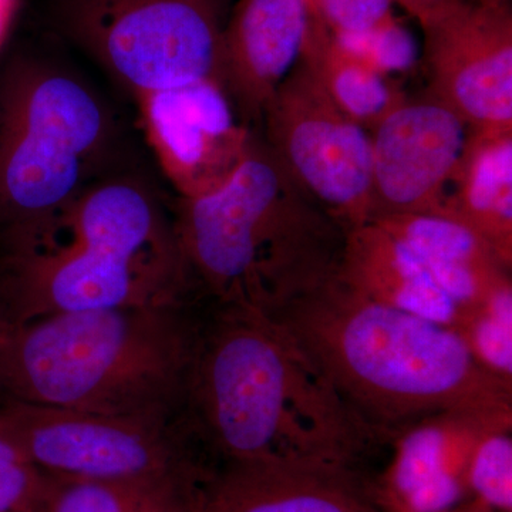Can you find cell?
I'll use <instances>...</instances> for the list:
<instances>
[{
	"label": "cell",
	"mask_w": 512,
	"mask_h": 512,
	"mask_svg": "<svg viewBox=\"0 0 512 512\" xmlns=\"http://www.w3.org/2000/svg\"><path fill=\"white\" fill-rule=\"evenodd\" d=\"M185 419L215 467L251 461L349 466L386 443L281 323L207 303Z\"/></svg>",
	"instance_id": "obj_1"
},
{
	"label": "cell",
	"mask_w": 512,
	"mask_h": 512,
	"mask_svg": "<svg viewBox=\"0 0 512 512\" xmlns=\"http://www.w3.org/2000/svg\"><path fill=\"white\" fill-rule=\"evenodd\" d=\"M271 318L386 443L431 414L512 416V386L474 362L456 329L372 301L338 272Z\"/></svg>",
	"instance_id": "obj_2"
},
{
	"label": "cell",
	"mask_w": 512,
	"mask_h": 512,
	"mask_svg": "<svg viewBox=\"0 0 512 512\" xmlns=\"http://www.w3.org/2000/svg\"><path fill=\"white\" fill-rule=\"evenodd\" d=\"M2 251L0 305L12 325L56 313L201 301L173 215L128 178L87 185Z\"/></svg>",
	"instance_id": "obj_3"
},
{
	"label": "cell",
	"mask_w": 512,
	"mask_h": 512,
	"mask_svg": "<svg viewBox=\"0 0 512 512\" xmlns=\"http://www.w3.org/2000/svg\"><path fill=\"white\" fill-rule=\"evenodd\" d=\"M204 312L198 301L12 325L0 346V399L178 423Z\"/></svg>",
	"instance_id": "obj_4"
},
{
	"label": "cell",
	"mask_w": 512,
	"mask_h": 512,
	"mask_svg": "<svg viewBox=\"0 0 512 512\" xmlns=\"http://www.w3.org/2000/svg\"><path fill=\"white\" fill-rule=\"evenodd\" d=\"M173 222L205 302L268 316L335 275L346 239L256 133L220 187L178 198Z\"/></svg>",
	"instance_id": "obj_5"
},
{
	"label": "cell",
	"mask_w": 512,
	"mask_h": 512,
	"mask_svg": "<svg viewBox=\"0 0 512 512\" xmlns=\"http://www.w3.org/2000/svg\"><path fill=\"white\" fill-rule=\"evenodd\" d=\"M103 101L72 74L13 64L0 82V245L10 247L83 191L110 146Z\"/></svg>",
	"instance_id": "obj_6"
},
{
	"label": "cell",
	"mask_w": 512,
	"mask_h": 512,
	"mask_svg": "<svg viewBox=\"0 0 512 512\" xmlns=\"http://www.w3.org/2000/svg\"><path fill=\"white\" fill-rule=\"evenodd\" d=\"M0 436L37 470L63 480L200 488L215 470L187 419L161 424L0 399Z\"/></svg>",
	"instance_id": "obj_7"
},
{
	"label": "cell",
	"mask_w": 512,
	"mask_h": 512,
	"mask_svg": "<svg viewBox=\"0 0 512 512\" xmlns=\"http://www.w3.org/2000/svg\"><path fill=\"white\" fill-rule=\"evenodd\" d=\"M232 0H66L64 29L133 94L220 84Z\"/></svg>",
	"instance_id": "obj_8"
},
{
	"label": "cell",
	"mask_w": 512,
	"mask_h": 512,
	"mask_svg": "<svg viewBox=\"0 0 512 512\" xmlns=\"http://www.w3.org/2000/svg\"><path fill=\"white\" fill-rule=\"evenodd\" d=\"M256 134L346 234L372 221L370 133L339 109L301 59L269 101Z\"/></svg>",
	"instance_id": "obj_9"
},
{
	"label": "cell",
	"mask_w": 512,
	"mask_h": 512,
	"mask_svg": "<svg viewBox=\"0 0 512 512\" xmlns=\"http://www.w3.org/2000/svg\"><path fill=\"white\" fill-rule=\"evenodd\" d=\"M420 28L426 93L471 130H512V6L454 0Z\"/></svg>",
	"instance_id": "obj_10"
},
{
	"label": "cell",
	"mask_w": 512,
	"mask_h": 512,
	"mask_svg": "<svg viewBox=\"0 0 512 512\" xmlns=\"http://www.w3.org/2000/svg\"><path fill=\"white\" fill-rule=\"evenodd\" d=\"M470 127L426 92L406 97L370 133L373 218L441 214Z\"/></svg>",
	"instance_id": "obj_11"
},
{
	"label": "cell",
	"mask_w": 512,
	"mask_h": 512,
	"mask_svg": "<svg viewBox=\"0 0 512 512\" xmlns=\"http://www.w3.org/2000/svg\"><path fill=\"white\" fill-rule=\"evenodd\" d=\"M134 99L148 144L178 198L207 194L234 173L252 131L239 123L220 84L204 80Z\"/></svg>",
	"instance_id": "obj_12"
},
{
	"label": "cell",
	"mask_w": 512,
	"mask_h": 512,
	"mask_svg": "<svg viewBox=\"0 0 512 512\" xmlns=\"http://www.w3.org/2000/svg\"><path fill=\"white\" fill-rule=\"evenodd\" d=\"M305 0H232L224 33L220 83L239 123L259 133L266 106L302 55Z\"/></svg>",
	"instance_id": "obj_13"
},
{
	"label": "cell",
	"mask_w": 512,
	"mask_h": 512,
	"mask_svg": "<svg viewBox=\"0 0 512 512\" xmlns=\"http://www.w3.org/2000/svg\"><path fill=\"white\" fill-rule=\"evenodd\" d=\"M512 427V416L431 414L397 431L386 476V500L396 512H448L466 495L467 467L485 431Z\"/></svg>",
	"instance_id": "obj_14"
},
{
	"label": "cell",
	"mask_w": 512,
	"mask_h": 512,
	"mask_svg": "<svg viewBox=\"0 0 512 512\" xmlns=\"http://www.w3.org/2000/svg\"><path fill=\"white\" fill-rule=\"evenodd\" d=\"M349 466L251 461L218 467L195 512H367Z\"/></svg>",
	"instance_id": "obj_15"
},
{
	"label": "cell",
	"mask_w": 512,
	"mask_h": 512,
	"mask_svg": "<svg viewBox=\"0 0 512 512\" xmlns=\"http://www.w3.org/2000/svg\"><path fill=\"white\" fill-rule=\"evenodd\" d=\"M338 276L366 298L450 328L460 322L451 301L419 256L377 222L346 234Z\"/></svg>",
	"instance_id": "obj_16"
},
{
	"label": "cell",
	"mask_w": 512,
	"mask_h": 512,
	"mask_svg": "<svg viewBox=\"0 0 512 512\" xmlns=\"http://www.w3.org/2000/svg\"><path fill=\"white\" fill-rule=\"evenodd\" d=\"M373 222L392 232L419 256L461 315L512 279V269L494 249L473 229L448 215L390 214Z\"/></svg>",
	"instance_id": "obj_17"
},
{
	"label": "cell",
	"mask_w": 512,
	"mask_h": 512,
	"mask_svg": "<svg viewBox=\"0 0 512 512\" xmlns=\"http://www.w3.org/2000/svg\"><path fill=\"white\" fill-rule=\"evenodd\" d=\"M441 214L477 232L512 269V130L470 128Z\"/></svg>",
	"instance_id": "obj_18"
},
{
	"label": "cell",
	"mask_w": 512,
	"mask_h": 512,
	"mask_svg": "<svg viewBox=\"0 0 512 512\" xmlns=\"http://www.w3.org/2000/svg\"><path fill=\"white\" fill-rule=\"evenodd\" d=\"M299 59L311 67L339 109L367 133L407 97L392 76L330 35L312 16Z\"/></svg>",
	"instance_id": "obj_19"
},
{
	"label": "cell",
	"mask_w": 512,
	"mask_h": 512,
	"mask_svg": "<svg viewBox=\"0 0 512 512\" xmlns=\"http://www.w3.org/2000/svg\"><path fill=\"white\" fill-rule=\"evenodd\" d=\"M198 488L174 481L53 478L36 512H195Z\"/></svg>",
	"instance_id": "obj_20"
},
{
	"label": "cell",
	"mask_w": 512,
	"mask_h": 512,
	"mask_svg": "<svg viewBox=\"0 0 512 512\" xmlns=\"http://www.w3.org/2000/svg\"><path fill=\"white\" fill-rule=\"evenodd\" d=\"M454 329L484 372L512 386V279L464 311Z\"/></svg>",
	"instance_id": "obj_21"
},
{
	"label": "cell",
	"mask_w": 512,
	"mask_h": 512,
	"mask_svg": "<svg viewBox=\"0 0 512 512\" xmlns=\"http://www.w3.org/2000/svg\"><path fill=\"white\" fill-rule=\"evenodd\" d=\"M467 487L488 510H512V427L485 431L467 467Z\"/></svg>",
	"instance_id": "obj_22"
},
{
	"label": "cell",
	"mask_w": 512,
	"mask_h": 512,
	"mask_svg": "<svg viewBox=\"0 0 512 512\" xmlns=\"http://www.w3.org/2000/svg\"><path fill=\"white\" fill-rule=\"evenodd\" d=\"M309 16L343 43H355L396 25L393 0H305Z\"/></svg>",
	"instance_id": "obj_23"
},
{
	"label": "cell",
	"mask_w": 512,
	"mask_h": 512,
	"mask_svg": "<svg viewBox=\"0 0 512 512\" xmlns=\"http://www.w3.org/2000/svg\"><path fill=\"white\" fill-rule=\"evenodd\" d=\"M52 483L0 436V512H36Z\"/></svg>",
	"instance_id": "obj_24"
},
{
	"label": "cell",
	"mask_w": 512,
	"mask_h": 512,
	"mask_svg": "<svg viewBox=\"0 0 512 512\" xmlns=\"http://www.w3.org/2000/svg\"><path fill=\"white\" fill-rule=\"evenodd\" d=\"M394 5L406 10L417 23H423L424 20L430 18L437 10L443 9L444 6L450 5L454 0H393Z\"/></svg>",
	"instance_id": "obj_25"
},
{
	"label": "cell",
	"mask_w": 512,
	"mask_h": 512,
	"mask_svg": "<svg viewBox=\"0 0 512 512\" xmlns=\"http://www.w3.org/2000/svg\"><path fill=\"white\" fill-rule=\"evenodd\" d=\"M16 0H0V43L5 39L6 33L15 15Z\"/></svg>",
	"instance_id": "obj_26"
},
{
	"label": "cell",
	"mask_w": 512,
	"mask_h": 512,
	"mask_svg": "<svg viewBox=\"0 0 512 512\" xmlns=\"http://www.w3.org/2000/svg\"><path fill=\"white\" fill-rule=\"evenodd\" d=\"M10 328H12V322H10L5 311H3L2 305H0V346H2L3 340L8 335Z\"/></svg>",
	"instance_id": "obj_27"
},
{
	"label": "cell",
	"mask_w": 512,
	"mask_h": 512,
	"mask_svg": "<svg viewBox=\"0 0 512 512\" xmlns=\"http://www.w3.org/2000/svg\"><path fill=\"white\" fill-rule=\"evenodd\" d=\"M473 5L485 6V8H500V6L511 5V0H467Z\"/></svg>",
	"instance_id": "obj_28"
}]
</instances>
